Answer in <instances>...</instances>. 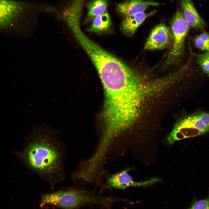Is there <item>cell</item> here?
<instances>
[{
  "mask_svg": "<svg viewBox=\"0 0 209 209\" xmlns=\"http://www.w3.org/2000/svg\"><path fill=\"white\" fill-rule=\"evenodd\" d=\"M22 151L21 156L33 170L42 174L53 175L59 167L60 153L53 138L46 134L34 137Z\"/></svg>",
  "mask_w": 209,
  "mask_h": 209,
  "instance_id": "1",
  "label": "cell"
},
{
  "mask_svg": "<svg viewBox=\"0 0 209 209\" xmlns=\"http://www.w3.org/2000/svg\"><path fill=\"white\" fill-rule=\"evenodd\" d=\"M114 199L77 190H61L42 195V207L51 205L64 209H74L89 204H98L107 208Z\"/></svg>",
  "mask_w": 209,
  "mask_h": 209,
  "instance_id": "2",
  "label": "cell"
},
{
  "mask_svg": "<svg viewBox=\"0 0 209 209\" xmlns=\"http://www.w3.org/2000/svg\"><path fill=\"white\" fill-rule=\"evenodd\" d=\"M208 132L209 112H196L181 118L167 136L165 141L171 145L176 141Z\"/></svg>",
  "mask_w": 209,
  "mask_h": 209,
  "instance_id": "3",
  "label": "cell"
},
{
  "mask_svg": "<svg viewBox=\"0 0 209 209\" xmlns=\"http://www.w3.org/2000/svg\"><path fill=\"white\" fill-rule=\"evenodd\" d=\"M170 24L173 44L170 57L172 62H179L184 56L185 38L190 26L183 13L179 8L173 16Z\"/></svg>",
  "mask_w": 209,
  "mask_h": 209,
  "instance_id": "4",
  "label": "cell"
},
{
  "mask_svg": "<svg viewBox=\"0 0 209 209\" xmlns=\"http://www.w3.org/2000/svg\"><path fill=\"white\" fill-rule=\"evenodd\" d=\"M37 8L30 3L14 0H0L1 23L6 25L12 23Z\"/></svg>",
  "mask_w": 209,
  "mask_h": 209,
  "instance_id": "5",
  "label": "cell"
},
{
  "mask_svg": "<svg viewBox=\"0 0 209 209\" xmlns=\"http://www.w3.org/2000/svg\"><path fill=\"white\" fill-rule=\"evenodd\" d=\"M171 30L163 24L154 27L145 43L144 49L154 50L165 48L173 40V34Z\"/></svg>",
  "mask_w": 209,
  "mask_h": 209,
  "instance_id": "6",
  "label": "cell"
},
{
  "mask_svg": "<svg viewBox=\"0 0 209 209\" xmlns=\"http://www.w3.org/2000/svg\"><path fill=\"white\" fill-rule=\"evenodd\" d=\"M131 170L125 169L109 177L107 181L108 185L111 188L124 189L131 186L146 187L161 181L160 179L154 177L144 181L136 182L128 173Z\"/></svg>",
  "mask_w": 209,
  "mask_h": 209,
  "instance_id": "7",
  "label": "cell"
},
{
  "mask_svg": "<svg viewBox=\"0 0 209 209\" xmlns=\"http://www.w3.org/2000/svg\"><path fill=\"white\" fill-rule=\"evenodd\" d=\"M161 4L144 0H125L117 5V9L125 17L144 12L150 6H158Z\"/></svg>",
  "mask_w": 209,
  "mask_h": 209,
  "instance_id": "8",
  "label": "cell"
},
{
  "mask_svg": "<svg viewBox=\"0 0 209 209\" xmlns=\"http://www.w3.org/2000/svg\"><path fill=\"white\" fill-rule=\"evenodd\" d=\"M182 12L190 26L196 29H203L206 23L196 10L192 0H180Z\"/></svg>",
  "mask_w": 209,
  "mask_h": 209,
  "instance_id": "9",
  "label": "cell"
},
{
  "mask_svg": "<svg viewBox=\"0 0 209 209\" xmlns=\"http://www.w3.org/2000/svg\"><path fill=\"white\" fill-rule=\"evenodd\" d=\"M156 12V10H154L148 13L141 12L125 17L121 24V28L127 35H133L145 20Z\"/></svg>",
  "mask_w": 209,
  "mask_h": 209,
  "instance_id": "10",
  "label": "cell"
},
{
  "mask_svg": "<svg viewBox=\"0 0 209 209\" xmlns=\"http://www.w3.org/2000/svg\"><path fill=\"white\" fill-rule=\"evenodd\" d=\"M111 24L108 13L105 11L96 16L88 31L91 32H99L107 30Z\"/></svg>",
  "mask_w": 209,
  "mask_h": 209,
  "instance_id": "11",
  "label": "cell"
},
{
  "mask_svg": "<svg viewBox=\"0 0 209 209\" xmlns=\"http://www.w3.org/2000/svg\"><path fill=\"white\" fill-rule=\"evenodd\" d=\"M107 6L106 0H93L87 5V17L91 19L104 13Z\"/></svg>",
  "mask_w": 209,
  "mask_h": 209,
  "instance_id": "12",
  "label": "cell"
},
{
  "mask_svg": "<svg viewBox=\"0 0 209 209\" xmlns=\"http://www.w3.org/2000/svg\"><path fill=\"white\" fill-rule=\"evenodd\" d=\"M194 44L198 49L209 51V33L204 32L194 39Z\"/></svg>",
  "mask_w": 209,
  "mask_h": 209,
  "instance_id": "13",
  "label": "cell"
},
{
  "mask_svg": "<svg viewBox=\"0 0 209 209\" xmlns=\"http://www.w3.org/2000/svg\"><path fill=\"white\" fill-rule=\"evenodd\" d=\"M196 62L206 74L209 75V51L195 55Z\"/></svg>",
  "mask_w": 209,
  "mask_h": 209,
  "instance_id": "14",
  "label": "cell"
},
{
  "mask_svg": "<svg viewBox=\"0 0 209 209\" xmlns=\"http://www.w3.org/2000/svg\"><path fill=\"white\" fill-rule=\"evenodd\" d=\"M188 209H209V196L204 199L195 202Z\"/></svg>",
  "mask_w": 209,
  "mask_h": 209,
  "instance_id": "15",
  "label": "cell"
},
{
  "mask_svg": "<svg viewBox=\"0 0 209 209\" xmlns=\"http://www.w3.org/2000/svg\"><path fill=\"white\" fill-rule=\"evenodd\" d=\"M42 209H44V208H42Z\"/></svg>",
  "mask_w": 209,
  "mask_h": 209,
  "instance_id": "16",
  "label": "cell"
}]
</instances>
